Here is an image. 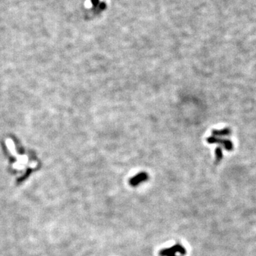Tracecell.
I'll list each match as a JSON object with an SVG mask.
<instances>
[{"mask_svg": "<svg viewBox=\"0 0 256 256\" xmlns=\"http://www.w3.org/2000/svg\"><path fill=\"white\" fill-rule=\"evenodd\" d=\"M148 179V175L145 172L139 173L135 176H133L132 179H130V184L133 187H137L142 182L146 181Z\"/></svg>", "mask_w": 256, "mask_h": 256, "instance_id": "7a4b0ae2", "label": "cell"}, {"mask_svg": "<svg viewBox=\"0 0 256 256\" xmlns=\"http://www.w3.org/2000/svg\"><path fill=\"white\" fill-rule=\"evenodd\" d=\"M176 253H179L180 254H181L182 255H184L187 253V251H186L185 248H184L181 244L178 243L170 248L162 249V251L160 252V255L161 256H176Z\"/></svg>", "mask_w": 256, "mask_h": 256, "instance_id": "6da1fadb", "label": "cell"}]
</instances>
